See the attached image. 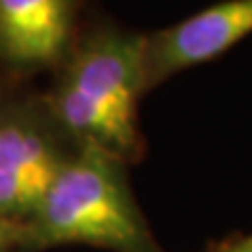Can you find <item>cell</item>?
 <instances>
[{
  "mask_svg": "<svg viewBox=\"0 0 252 252\" xmlns=\"http://www.w3.org/2000/svg\"><path fill=\"white\" fill-rule=\"evenodd\" d=\"M76 149L46 99L0 105V217L28 223Z\"/></svg>",
  "mask_w": 252,
  "mask_h": 252,
  "instance_id": "3957f363",
  "label": "cell"
},
{
  "mask_svg": "<svg viewBox=\"0 0 252 252\" xmlns=\"http://www.w3.org/2000/svg\"><path fill=\"white\" fill-rule=\"evenodd\" d=\"M74 2L0 0V61L15 72L65 63L74 51Z\"/></svg>",
  "mask_w": 252,
  "mask_h": 252,
  "instance_id": "5b68a950",
  "label": "cell"
},
{
  "mask_svg": "<svg viewBox=\"0 0 252 252\" xmlns=\"http://www.w3.org/2000/svg\"><path fill=\"white\" fill-rule=\"evenodd\" d=\"M143 34L97 28L69 53L46 99L76 147H97L122 164L143 156L137 107L143 89Z\"/></svg>",
  "mask_w": 252,
  "mask_h": 252,
  "instance_id": "6da1fadb",
  "label": "cell"
},
{
  "mask_svg": "<svg viewBox=\"0 0 252 252\" xmlns=\"http://www.w3.org/2000/svg\"><path fill=\"white\" fill-rule=\"evenodd\" d=\"M204 252H252V233L248 235H233L229 240L212 244Z\"/></svg>",
  "mask_w": 252,
  "mask_h": 252,
  "instance_id": "52a82bcc",
  "label": "cell"
},
{
  "mask_svg": "<svg viewBox=\"0 0 252 252\" xmlns=\"http://www.w3.org/2000/svg\"><path fill=\"white\" fill-rule=\"evenodd\" d=\"M124 166L97 147H78L23 223V252L74 244L109 252H166L137 206Z\"/></svg>",
  "mask_w": 252,
  "mask_h": 252,
  "instance_id": "7a4b0ae2",
  "label": "cell"
},
{
  "mask_svg": "<svg viewBox=\"0 0 252 252\" xmlns=\"http://www.w3.org/2000/svg\"><path fill=\"white\" fill-rule=\"evenodd\" d=\"M252 34V0H223L172 26L143 34L145 93L185 69L219 59Z\"/></svg>",
  "mask_w": 252,
  "mask_h": 252,
  "instance_id": "277c9868",
  "label": "cell"
},
{
  "mask_svg": "<svg viewBox=\"0 0 252 252\" xmlns=\"http://www.w3.org/2000/svg\"><path fill=\"white\" fill-rule=\"evenodd\" d=\"M0 252H23V225L0 217Z\"/></svg>",
  "mask_w": 252,
  "mask_h": 252,
  "instance_id": "8992f818",
  "label": "cell"
}]
</instances>
